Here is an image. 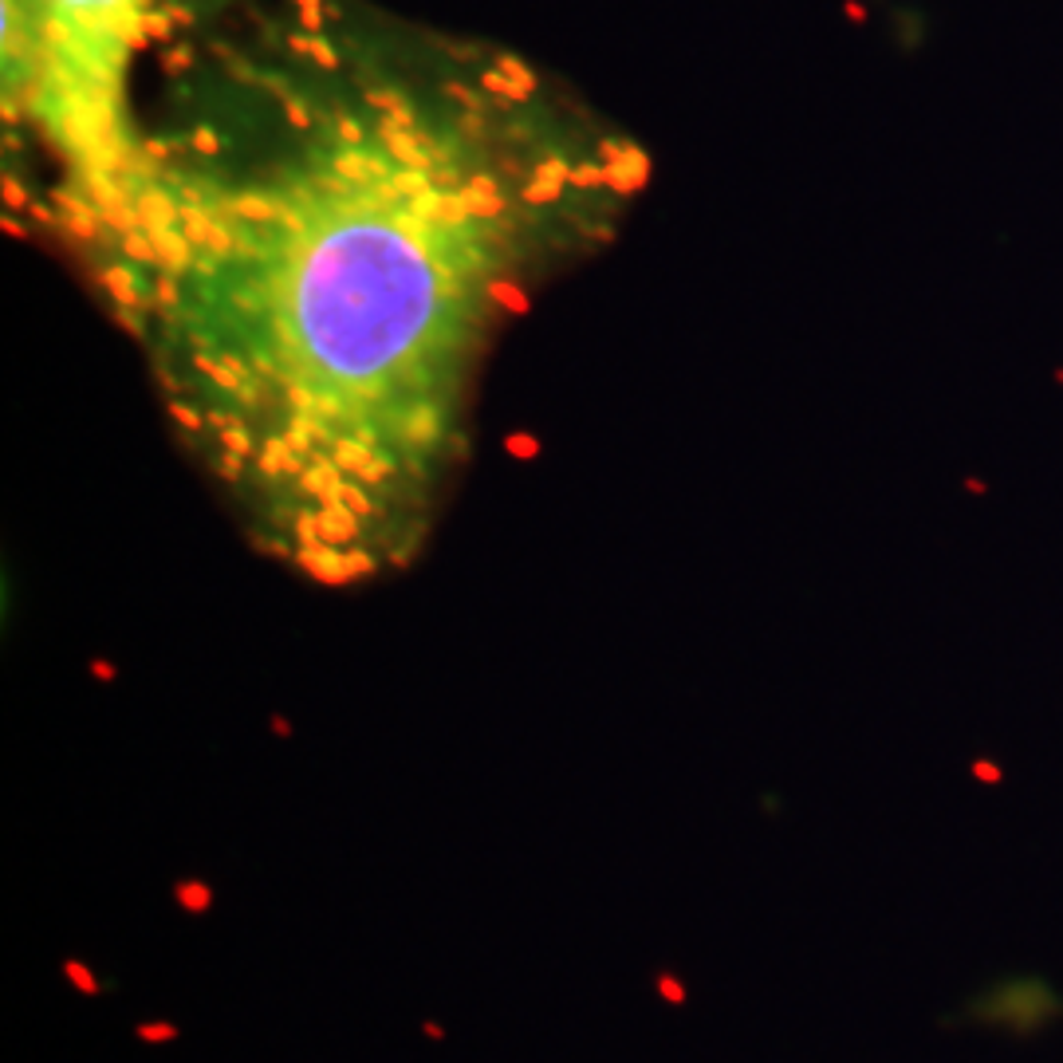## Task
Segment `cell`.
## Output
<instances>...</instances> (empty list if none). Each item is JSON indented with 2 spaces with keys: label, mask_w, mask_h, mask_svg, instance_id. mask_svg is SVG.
<instances>
[{
  "label": "cell",
  "mask_w": 1063,
  "mask_h": 1063,
  "mask_svg": "<svg viewBox=\"0 0 1063 1063\" xmlns=\"http://www.w3.org/2000/svg\"><path fill=\"white\" fill-rule=\"evenodd\" d=\"M390 150H312L268 186L197 189L186 268L197 359L260 378L312 442L386 462L442 445L501 276V233Z\"/></svg>",
  "instance_id": "obj_1"
},
{
  "label": "cell",
  "mask_w": 1063,
  "mask_h": 1063,
  "mask_svg": "<svg viewBox=\"0 0 1063 1063\" xmlns=\"http://www.w3.org/2000/svg\"><path fill=\"white\" fill-rule=\"evenodd\" d=\"M154 16V0H4V95L87 177L103 213L130 170L127 71Z\"/></svg>",
  "instance_id": "obj_2"
},
{
  "label": "cell",
  "mask_w": 1063,
  "mask_h": 1063,
  "mask_svg": "<svg viewBox=\"0 0 1063 1063\" xmlns=\"http://www.w3.org/2000/svg\"><path fill=\"white\" fill-rule=\"evenodd\" d=\"M1063 1016V996L1043 977H1004L961 1004V1020L1004 1028V1036L1028 1040Z\"/></svg>",
  "instance_id": "obj_3"
},
{
  "label": "cell",
  "mask_w": 1063,
  "mask_h": 1063,
  "mask_svg": "<svg viewBox=\"0 0 1063 1063\" xmlns=\"http://www.w3.org/2000/svg\"><path fill=\"white\" fill-rule=\"evenodd\" d=\"M170 898H174V906L182 910V914L206 918L209 910H213V902H217V890L201 875H186V878H177V883L170 886Z\"/></svg>",
  "instance_id": "obj_4"
},
{
  "label": "cell",
  "mask_w": 1063,
  "mask_h": 1063,
  "mask_svg": "<svg viewBox=\"0 0 1063 1063\" xmlns=\"http://www.w3.org/2000/svg\"><path fill=\"white\" fill-rule=\"evenodd\" d=\"M63 981H68L79 996H87V1001H95V996L107 993V984L98 981L95 969H91L87 961H79V957H68V961H63Z\"/></svg>",
  "instance_id": "obj_5"
},
{
  "label": "cell",
  "mask_w": 1063,
  "mask_h": 1063,
  "mask_svg": "<svg viewBox=\"0 0 1063 1063\" xmlns=\"http://www.w3.org/2000/svg\"><path fill=\"white\" fill-rule=\"evenodd\" d=\"M135 1040L150 1043V1048H162V1043L182 1040V1028H177L174 1020H138L135 1024Z\"/></svg>",
  "instance_id": "obj_6"
},
{
  "label": "cell",
  "mask_w": 1063,
  "mask_h": 1063,
  "mask_svg": "<svg viewBox=\"0 0 1063 1063\" xmlns=\"http://www.w3.org/2000/svg\"><path fill=\"white\" fill-rule=\"evenodd\" d=\"M654 993H658V1001L669 1004V1008H686V1001H689L686 981H681L674 969H662V973L654 977Z\"/></svg>",
  "instance_id": "obj_7"
},
{
  "label": "cell",
  "mask_w": 1063,
  "mask_h": 1063,
  "mask_svg": "<svg viewBox=\"0 0 1063 1063\" xmlns=\"http://www.w3.org/2000/svg\"><path fill=\"white\" fill-rule=\"evenodd\" d=\"M107 284H110V292L118 295V304H142V300H138V292L130 288V272H127V268H110V272H107Z\"/></svg>",
  "instance_id": "obj_8"
},
{
  "label": "cell",
  "mask_w": 1063,
  "mask_h": 1063,
  "mask_svg": "<svg viewBox=\"0 0 1063 1063\" xmlns=\"http://www.w3.org/2000/svg\"><path fill=\"white\" fill-rule=\"evenodd\" d=\"M339 504H347V509H351L354 516H363V512L371 509V504H366V497L359 489H354V484H343V489H339Z\"/></svg>",
  "instance_id": "obj_9"
},
{
  "label": "cell",
  "mask_w": 1063,
  "mask_h": 1063,
  "mask_svg": "<svg viewBox=\"0 0 1063 1063\" xmlns=\"http://www.w3.org/2000/svg\"><path fill=\"white\" fill-rule=\"evenodd\" d=\"M225 445H229V449H236V453H248V437H245V433H236V430H225Z\"/></svg>",
  "instance_id": "obj_10"
},
{
  "label": "cell",
  "mask_w": 1063,
  "mask_h": 1063,
  "mask_svg": "<svg viewBox=\"0 0 1063 1063\" xmlns=\"http://www.w3.org/2000/svg\"><path fill=\"white\" fill-rule=\"evenodd\" d=\"M422 1032L430 1036V1040H445V1028L437 1020H422Z\"/></svg>",
  "instance_id": "obj_11"
},
{
  "label": "cell",
  "mask_w": 1063,
  "mask_h": 1063,
  "mask_svg": "<svg viewBox=\"0 0 1063 1063\" xmlns=\"http://www.w3.org/2000/svg\"><path fill=\"white\" fill-rule=\"evenodd\" d=\"M174 413H177V418H182V422L189 425V430H197V425H201V418H197V413H189L186 406H174Z\"/></svg>",
  "instance_id": "obj_12"
},
{
  "label": "cell",
  "mask_w": 1063,
  "mask_h": 1063,
  "mask_svg": "<svg viewBox=\"0 0 1063 1063\" xmlns=\"http://www.w3.org/2000/svg\"><path fill=\"white\" fill-rule=\"evenodd\" d=\"M977 776L984 780V784H993V780H1001V768H989V764H977Z\"/></svg>",
  "instance_id": "obj_13"
},
{
  "label": "cell",
  "mask_w": 1063,
  "mask_h": 1063,
  "mask_svg": "<svg viewBox=\"0 0 1063 1063\" xmlns=\"http://www.w3.org/2000/svg\"><path fill=\"white\" fill-rule=\"evenodd\" d=\"M197 147L206 150V154H213V150H217V142H213V135H197Z\"/></svg>",
  "instance_id": "obj_14"
},
{
  "label": "cell",
  "mask_w": 1063,
  "mask_h": 1063,
  "mask_svg": "<svg viewBox=\"0 0 1063 1063\" xmlns=\"http://www.w3.org/2000/svg\"><path fill=\"white\" fill-rule=\"evenodd\" d=\"M95 674L107 681V678H115V666H103V662H95Z\"/></svg>",
  "instance_id": "obj_15"
}]
</instances>
